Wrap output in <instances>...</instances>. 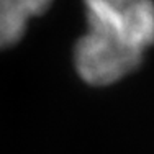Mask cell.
<instances>
[{
	"label": "cell",
	"instance_id": "obj_1",
	"mask_svg": "<svg viewBox=\"0 0 154 154\" xmlns=\"http://www.w3.org/2000/svg\"><path fill=\"white\" fill-rule=\"evenodd\" d=\"M143 51L107 30L87 25L74 48V66L79 77L94 87H105L138 69Z\"/></svg>",
	"mask_w": 154,
	"mask_h": 154
},
{
	"label": "cell",
	"instance_id": "obj_3",
	"mask_svg": "<svg viewBox=\"0 0 154 154\" xmlns=\"http://www.w3.org/2000/svg\"><path fill=\"white\" fill-rule=\"evenodd\" d=\"M49 7L46 0H0V51L18 45L30 25Z\"/></svg>",
	"mask_w": 154,
	"mask_h": 154
},
{
	"label": "cell",
	"instance_id": "obj_2",
	"mask_svg": "<svg viewBox=\"0 0 154 154\" xmlns=\"http://www.w3.org/2000/svg\"><path fill=\"white\" fill-rule=\"evenodd\" d=\"M87 25L103 28L144 53L154 43V3L148 0H90Z\"/></svg>",
	"mask_w": 154,
	"mask_h": 154
}]
</instances>
